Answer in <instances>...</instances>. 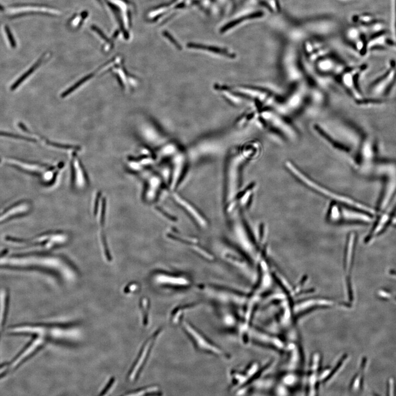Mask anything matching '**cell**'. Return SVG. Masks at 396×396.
<instances>
[{
    "label": "cell",
    "mask_w": 396,
    "mask_h": 396,
    "mask_svg": "<svg viewBox=\"0 0 396 396\" xmlns=\"http://www.w3.org/2000/svg\"><path fill=\"white\" fill-rule=\"evenodd\" d=\"M197 290L206 298L223 306L236 308L245 306L248 301L247 295L228 288L202 285L197 287Z\"/></svg>",
    "instance_id": "7a4b0ae2"
},
{
    "label": "cell",
    "mask_w": 396,
    "mask_h": 396,
    "mask_svg": "<svg viewBox=\"0 0 396 396\" xmlns=\"http://www.w3.org/2000/svg\"><path fill=\"white\" fill-rule=\"evenodd\" d=\"M99 1H100V2L103 4V5L105 4V2H106V0H99Z\"/></svg>",
    "instance_id": "484cf974"
},
{
    "label": "cell",
    "mask_w": 396,
    "mask_h": 396,
    "mask_svg": "<svg viewBox=\"0 0 396 396\" xmlns=\"http://www.w3.org/2000/svg\"><path fill=\"white\" fill-rule=\"evenodd\" d=\"M138 287L137 285L134 284V283H132L131 285H130L127 287V289H126L125 291L128 293H132L134 291H135V290H137Z\"/></svg>",
    "instance_id": "d4e9b609"
},
{
    "label": "cell",
    "mask_w": 396,
    "mask_h": 396,
    "mask_svg": "<svg viewBox=\"0 0 396 396\" xmlns=\"http://www.w3.org/2000/svg\"><path fill=\"white\" fill-rule=\"evenodd\" d=\"M93 206L94 215L96 218L99 228V241L103 256L106 262H111L112 258L105 232L106 199L102 193L100 192L96 193L94 199Z\"/></svg>",
    "instance_id": "277c9868"
},
{
    "label": "cell",
    "mask_w": 396,
    "mask_h": 396,
    "mask_svg": "<svg viewBox=\"0 0 396 396\" xmlns=\"http://www.w3.org/2000/svg\"><path fill=\"white\" fill-rule=\"evenodd\" d=\"M391 2L392 38L396 45V0H391Z\"/></svg>",
    "instance_id": "44dd1931"
},
{
    "label": "cell",
    "mask_w": 396,
    "mask_h": 396,
    "mask_svg": "<svg viewBox=\"0 0 396 396\" xmlns=\"http://www.w3.org/2000/svg\"><path fill=\"white\" fill-rule=\"evenodd\" d=\"M156 284L165 288L185 289L190 287L192 281L188 278L166 273H158L153 277Z\"/></svg>",
    "instance_id": "ba28073f"
},
{
    "label": "cell",
    "mask_w": 396,
    "mask_h": 396,
    "mask_svg": "<svg viewBox=\"0 0 396 396\" xmlns=\"http://www.w3.org/2000/svg\"><path fill=\"white\" fill-rule=\"evenodd\" d=\"M179 324L192 342L195 348L200 352L210 354L223 360H229L230 356L225 351L210 340L203 333L183 318Z\"/></svg>",
    "instance_id": "6da1fadb"
},
{
    "label": "cell",
    "mask_w": 396,
    "mask_h": 396,
    "mask_svg": "<svg viewBox=\"0 0 396 396\" xmlns=\"http://www.w3.org/2000/svg\"><path fill=\"white\" fill-rule=\"evenodd\" d=\"M163 34L164 37L168 38L171 41V42L176 47L177 49L179 50H182V47L180 46L179 43L177 42V41L173 38V37L171 36V35L168 32H164Z\"/></svg>",
    "instance_id": "7402d4cb"
},
{
    "label": "cell",
    "mask_w": 396,
    "mask_h": 396,
    "mask_svg": "<svg viewBox=\"0 0 396 396\" xmlns=\"http://www.w3.org/2000/svg\"><path fill=\"white\" fill-rule=\"evenodd\" d=\"M376 144L372 137H368L363 141L360 150V161L364 167H368L374 161L376 156Z\"/></svg>",
    "instance_id": "30bf717a"
},
{
    "label": "cell",
    "mask_w": 396,
    "mask_h": 396,
    "mask_svg": "<svg viewBox=\"0 0 396 396\" xmlns=\"http://www.w3.org/2000/svg\"><path fill=\"white\" fill-rule=\"evenodd\" d=\"M188 48L195 49H199V50H207L211 52H213L216 53V54L222 55L223 56H226L229 58H233L235 57V55L232 54H230L229 52L227 50L222 49L219 48H217V47L212 46H206L204 45H201L195 43H189L187 45Z\"/></svg>",
    "instance_id": "2e32d148"
},
{
    "label": "cell",
    "mask_w": 396,
    "mask_h": 396,
    "mask_svg": "<svg viewBox=\"0 0 396 396\" xmlns=\"http://www.w3.org/2000/svg\"><path fill=\"white\" fill-rule=\"evenodd\" d=\"M84 17L82 15H77L74 17V19L70 21L71 22V25H72L73 27H78L79 25L80 26L81 21L82 18Z\"/></svg>",
    "instance_id": "cb8c5ba5"
},
{
    "label": "cell",
    "mask_w": 396,
    "mask_h": 396,
    "mask_svg": "<svg viewBox=\"0 0 396 396\" xmlns=\"http://www.w3.org/2000/svg\"><path fill=\"white\" fill-rule=\"evenodd\" d=\"M70 159L72 184L76 190H84L88 184L86 171L75 151L70 154Z\"/></svg>",
    "instance_id": "52a82bcc"
},
{
    "label": "cell",
    "mask_w": 396,
    "mask_h": 396,
    "mask_svg": "<svg viewBox=\"0 0 396 396\" xmlns=\"http://www.w3.org/2000/svg\"><path fill=\"white\" fill-rule=\"evenodd\" d=\"M7 308L8 295L5 291H2L0 292V334L7 318Z\"/></svg>",
    "instance_id": "e0dca14e"
},
{
    "label": "cell",
    "mask_w": 396,
    "mask_h": 396,
    "mask_svg": "<svg viewBox=\"0 0 396 396\" xmlns=\"http://www.w3.org/2000/svg\"><path fill=\"white\" fill-rule=\"evenodd\" d=\"M141 319L144 327H147L150 321V304L146 298L141 299L140 303Z\"/></svg>",
    "instance_id": "ac0fdd59"
},
{
    "label": "cell",
    "mask_w": 396,
    "mask_h": 396,
    "mask_svg": "<svg viewBox=\"0 0 396 396\" xmlns=\"http://www.w3.org/2000/svg\"><path fill=\"white\" fill-rule=\"evenodd\" d=\"M120 59L119 58H117L115 59V60L108 63L107 64L104 65V66H103L102 67L99 68L98 70H95V71H94L92 73L85 76L84 78H82L80 81L76 82L75 85L72 86L71 87H70L67 91H65L62 93L61 97H62V98H66V97L69 96L70 95V94L73 93L74 92L78 90L79 88L85 85L87 82L91 81L92 78L93 79L99 74L107 71V70H108L109 68H112L115 66V64L120 62Z\"/></svg>",
    "instance_id": "9c48e42d"
},
{
    "label": "cell",
    "mask_w": 396,
    "mask_h": 396,
    "mask_svg": "<svg viewBox=\"0 0 396 396\" xmlns=\"http://www.w3.org/2000/svg\"><path fill=\"white\" fill-rule=\"evenodd\" d=\"M107 2L111 4V7L116 9V13L119 15L122 22L123 29L125 32H128L131 24L130 21V12L128 4L124 0H107Z\"/></svg>",
    "instance_id": "8fae6325"
},
{
    "label": "cell",
    "mask_w": 396,
    "mask_h": 396,
    "mask_svg": "<svg viewBox=\"0 0 396 396\" xmlns=\"http://www.w3.org/2000/svg\"><path fill=\"white\" fill-rule=\"evenodd\" d=\"M396 211V200L394 201L391 206L388 207L386 211L384 212L380 219L378 221L376 225L374 227V229L372 230V232L369 235L367 242L373 240L379 235L381 232L383 231L387 225L389 221L392 218V216L394 212Z\"/></svg>",
    "instance_id": "7c38bea8"
},
{
    "label": "cell",
    "mask_w": 396,
    "mask_h": 396,
    "mask_svg": "<svg viewBox=\"0 0 396 396\" xmlns=\"http://www.w3.org/2000/svg\"><path fill=\"white\" fill-rule=\"evenodd\" d=\"M161 389L158 386H152L137 390L134 393L128 394L134 395H161Z\"/></svg>",
    "instance_id": "ffe728a7"
},
{
    "label": "cell",
    "mask_w": 396,
    "mask_h": 396,
    "mask_svg": "<svg viewBox=\"0 0 396 396\" xmlns=\"http://www.w3.org/2000/svg\"><path fill=\"white\" fill-rule=\"evenodd\" d=\"M393 223L396 224V218H393Z\"/></svg>",
    "instance_id": "4316f807"
},
{
    "label": "cell",
    "mask_w": 396,
    "mask_h": 396,
    "mask_svg": "<svg viewBox=\"0 0 396 396\" xmlns=\"http://www.w3.org/2000/svg\"><path fill=\"white\" fill-rule=\"evenodd\" d=\"M342 217L347 221H356L363 222H370L372 218L368 215L358 211L344 210L342 211Z\"/></svg>",
    "instance_id": "9a60e30c"
},
{
    "label": "cell",
    "mask_w": 396,
    "mask_h": 396,
    "mask_svg": "<svg viewBox=\"0 0 396 396\" xmlns=\"http://www.w3.org/2000/svg\"><path fill=\"white\" fill-rule=\"evenodd\" d=\"M116 66L112 71L116 75L117 78L119 80L124 91L127 92L131 91L133 88L137 85L135 80L121 66V62L117 63Z\"/></svg>",
    "instance_id": "4fadbf2b"
},
{
    "label": "cell",
    "mask_w": 396,
    "mask_h": 396,
    "mask_svg": "<svg viewBox=\"0 0 396 396\" xmlns=\"http://www.w3.org/2000/svg\"><path fill=\"white\" fill-rule=\"evenodd\" d=\"M115 383V379H111L110 381L108 382V383L107 384V385H106L105 387V388L103 389L102 392H101V393H100V395H104L109 392L110 389L112 388V387H113Z\"/></svg>",
    "instance_id": "603a6c76"
},
{
    "label": "cell",
    "mask_w": 396,
    "mask_h": 396,
    "mask_svg": "<svg viewBox=\"0 0 396 396\" xmlns=\"http://www.w3.org/2000/svg\"><path fill=\"white\" fill-rule=\"evenodd\" d=\"M396 82V61L391 60L384 72L369 88L371 99L385 102V98Z\"/></svg>",
    "instance_id": "5b68a950"
},
{
    "label": "cell",
    "mask_w": 396,
    "mask_h": 396,
    "mask_svg": "<svg viewBox=\"0 0 396 396\" xmlns=\"http://www.w3.org/2000/svg\"><path fill=\"white\" fill-rule=\"evenodd\" d=\"M286 165L289 171H291L292 173L294 176H296L300 181L304 183L307 186L313 189V190L323 194V196L332 198L336 201V202H340L348 206H353V208L367 212L368 214L372 215L375 214V211L374 209L369 208V207L364 205L359 204L350 198L335 194V193L332 191L327 190L326 188L316 184L315 182L312 181V180L308 178L305 175L301 173V171L298 170L296 167H294L291 162H287Z\"/></svg>",
    "instance_id": "3957f363"
},
{
    "label": "cell",
    "mask_w": 396,
    "mask_h": 396,
    "mask_svg": "<svg viewBox=\"0 0 396 396\" xmlns=\"http://www.w3.org/2000/svg\"><path fill=\"white\" fill-rule=\"evenodd\" d=\"M262 16V13L261 12H259V13H254L250 15L246 16L244 17H241V19L234 20L230 23H228L225 26H224L221 29V33H224L226 32L228 29L234 27L235 26L239 25L240 23L243 22L246 20H250V19H256V18L261 17Z\"/></svg>",
    "instance_id": "d6986e66"
},
{
    "label": "cell",
    "mask_w": 396,
    "mask_h": 396,
    "mask_svg": "<svg viewBox=\"0 0 396 396\" xmlns=\"http://www.w3.org/2000/svg\"><path fill=\"white\" fill-rule=\"evenodd\" d=\"M163 332H164V329L159 328L145 341L131 371H130L128 376L129 380L133 381L138 377L149 358L153 346L155 345L158 339L161 336Z\"/></svg>",
    "instance_id": "8992f818"
},
{
    "label": "cell",
    "mask_w": 396,
    "mask_h": 396,
    "mask_svg": "<svg viewBox=\"0 0 396 396\" xmlns=\"http://www.w3.org/2000/svg\"><path fill=\"white\" fill-rule=\"evenodd\" d=\"M200 303H194L181 305L176 307L170 314V320L175 324H179L181 319L184 316L185 312L190 311L199 306Z\"/></svg>",
    "instance_id": "5bb4252c"
}]
</instances>
